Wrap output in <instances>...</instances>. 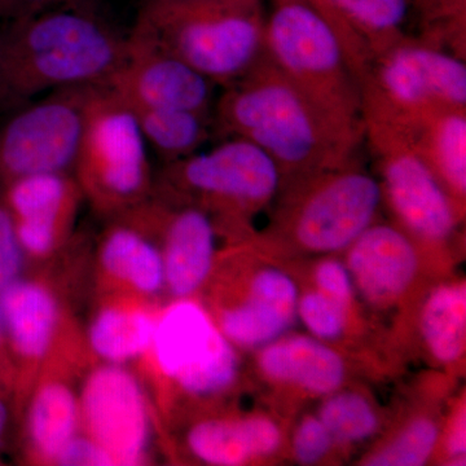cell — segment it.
<instances>
[{
    "label": "cell",
    "mask_w": 466,
    "mask_h": 466,
    "mask_svg": "<svg viewBox=\"0 0 466 466\" xmlns=\"http://www.w3.org/2000/svg\"><path fill=\"white\" fill-rule=\"evenodd\" d=\"M266 55L325 116L364 137L360 82L339 36L309 0H272Z\"/></svg>",
    "instance_id": "4"
},
{
    "label": "cell",
    "mask_w": 466,
    "mask_h": 466,
    "mask_svg": "<svg viewBox=\"0 0 466 466\" xmlns=\"http://www.w3.org/2000/svg\"><path fill=\"white\" fill-rule=\"evenodd\" d=\"M0 317L15 351L27 360L46 357L58 321L56 299L45 285L18 280L0 291Z\"/></svg>",
    "instance_id": "20"
},
{
    "label": "cell",
    "mask_w": 466,
    "mask_h": 466,
    "mask_svg": "<svg viewBox=\"0 0 466 466\" xmlns=\"http://www.w3.org/2000/svg\"><path fill=\"white\" fill-rule=\"evenodd\" d=\"M318 417L334 441L349 444L370 440L381 424L375 406L364 395L341 389L327 395Z\"/></svg>",
    "instance_id": "28"
},
{
    "label": "cell",
    "mask_w": 466,
    "mask_h": 466,
    "mask_svg": "<svg viewBox=\"0 0 466 466\" xmlns=\"http://www.w3.org/2000/svg\"><path fill=\"white\" fill-rule=\"evenodd\" d=\"M283 174L256 144L238 137L165 164L155 183L159 198L207 211L219 231L241 232L274 204Z\"/></svg>",
    "instance_id": "5"
},
{
    "label": "cell",
    "mask_w": 466,
    "mask_h": 466,
    "mask_svg": "<svg viewBox=\"0 0 466 466\" xmlns=\"http://www.w3.org/2000/svg\"><path fill=\"white\" fill-rule=\"evenodd\" d=\"M149 352L159 372L192 397L220 394L238 379L235 346L191 299L175 300L156 318Z\"/></svg>",
    "instance_id": "11"
},
{
    "label": "cell",
    "mask_w": 466,
    "mask_h": 466,
    "mask_svg": "<svg viewBox=\"0 0 466 466\" xmlns=\"http://www.w3.org/2000/svg\"><path fill=\"white\" fill-rule=\"evenodd\" d=\"M24 258L14 218L7 208L0 207V291L20 279Z\"/></svg>",
    "instance_id": "33"
},
{
    "label": "cell",
    "mask_w": 466,
    "mask_h": 466,
    "mask_svg": "<svg viewBox=\"0 0 466 466\" xmlns=\"http://www.w3.org/2000/svg\"><path fill=\"white\" fill-rule=\"evenodd\" d=\"M266 16L262 0H147L130 33L223 88L265 56Z\"/></svg>",
    "instance_id": "3"
},
{
    "label": "cell",
    "mask_w": 466,
    "mask_h": 466,
    "mask_svg": "<svg viewBox=\"0 0 466 466\" xmlns=\"http://www.w3.org/2000/svg\"><path fill=\"white\" fill-rule=\"evenodd\" d=\"M75 2L79 0H0V16L8 17L14 21L20 20L45 9Z\"/></svg>",
    "instance_id": "37"
},
{
    "label": "cell",
    "mask_w": 466,
    "mask_h": 466,
    "mask_svg": "<svg viewBox=\"0 0 466 466\" xmlns=\"http://www.w3.org/2000/svg\"><path fill=\"white\" fill-rule=\"evenodd\" d=\"M3 334V323H2V317H0V339H2Z\"/></svg>",
    "instance_id": "39"
},
{
    "label": "cell",
    "mask_w": 466,
    "mask_h": 466,
    "mask_svg": "<svg viewBox=\"0 0 466 466\" xmlns=\"http://www.w3.org/2000/svg\"><path fill=\"white\" fill-rule=\"evenodd\" d=\"M364 143L379 165L382 201L417 244L441 247L458 231L461 210L416 148L410 128L363 108Z\"/></svg>",
    "instance_id": "8"
},
{
    "label": "cell",
    "mask_w": 466,
    "mask_h": 466,
    "mask_svg": "<svg viewBox=\"0 0 466 466\" xmlns=\"http://www.w3.org/2000/svg\"><path fill=\"white\" fill-rule=\"evenodd\" d=\"M94 87L36 97L0 131V174L7 182L38 174L75 171Z\"/></svg>",
    "instance_id": "10"
},
{
    "label": "cell",
    "mask_w": 466,
    "mask_h": 466,
    "mask_svg": "<svg viewBox=\"0 0 466 466\" xmlns=\"http://www.w3.org/2000/svg\"><path fill=\"white\" fill-rule=\"evenodd\" d=\"M157 238L165 287L175 299H191L207 283L217 257L219 228L207 211L149 198L125 216Z\"/></svg>",
    "instance_id": "13"
},
{
    "label": "cell",
    "mask_w": 466,
    "mask_h": 466,
    "mask_svg": "<svg viewBox=\"0 0 466 466\" xmlns=\"http://www.w3.org/2000/svg\"><path fill=\"white\" fill-rule=\"evenodd\" d=\"M82 195L69 173L30 175L8 183L5 208L25 256L45 258L66 240Z\"/></svg>",
    "instance_id": "15"
},
{
    "label": "cell",
    "mask_w": 466,
    "mask_h": 466,
    "mask_svg": "<svg viewBox=\"0 0 466 466\" xmlns=\"http://www.w3.org/2000/svg\"><path fill=\"white\" fill-rule=\"evenodd\" d=\"M248 299L259 300L297 317L299 290L289 274L278 267H260L248 281Z\"/></svg>",
    "instance_id": "31"
},
{
    "label": "cell",
    "mask_w": 466,
    "mask_h": 466,
    "mask_svg": "<svg viewBox=\"0 0 466 466\" xmlns=\"http://www.w3.org/2000/svg\"><path fill=\"white\" fill-rule=\"evenodd\" d=\"M350 306L327 296L323 291L312 289L299 294L297 317L315 339L332 341L346 332Z\"/></svg>",
    "instance_id": "30"
},
{
    "label": "cell",
    "mask_w": 466,
    "mask_h": 466,
    "mask_svg": "<svg viewBox=\"0 0 466 466\" xmlns=\"http://www.w3.org/2000/svg\"><path fill=\"white\" fill-rule=\"evenodd\" d=\"M407 125V124H406ZM410 128L416 148L460 207L466 196V109L431 113Z\"/></svg>",
    "instance_id": "22"
},
{
    "label": "cell",
    "mask_w": 466,
    "mask_h": 466,
    "mask_svg": "<svg viewBox=\"0 0 466 466\" xmlns=\"http://www.w3.org/2000/svg\"><path fill=\"white\" fill-rule=\"evenodd\" d=\"M156 318L133 306H108L97 312L88 330V341L97 357L108 364H122L149 352Z\"/></svg>",
    "instance_id": "26"
},
{
    "label": "cell",
    "mask_w": 466,
    "mask_h": 466,
    "mask_svg": "<svg viewBox=\"0 0 466 466\" xmlns=\"http://www.w3.org/2000/svg\"><path fill=\"white\" fill-rule=\"evenodd\" d=\"M294 318V315L274 306L245 297L223 309L214 320L233 346L262 349L283 337L289 330Z\"/></svg>",
    "instance_id": "27"
},
{
    "label": "cell",
    "mask_w": 466,
    "mask_h": 466,
    "mask_svg": "<svg viewBox=\"0 0 466 466\" xmlns=\"http://www.w3.org/2000/svg\"><path fill=\"white\" fill-rule=\"evenodd\" d=\"M271 235L312 254L345 251L377 219L382 204L379 179L358 156L345 164L284 182Z\"/></svg>",
    "instance_id": "6"
},
{
    "label": "cell",
    "mask_w": 466,
    "mask_h": 466,
    "mask_svg": "<svg viewBox=\"0 0 466 466\" xmlns=\"http://www.w3.org/2000/svg\"><path fill=\"white\" fill-rule=\"evenodd\" d=\"M363 106L407 125L444 109H466L464 57L407 36L383 51L361 81Z\"/></svg>",
    "instance_id": "9"
},
{
    "label": "cell",
    "mask_w": 466,
    "mask_h": 466,
    "mask_svg": "<svg viewBox=\"0 0 466 466\" xmlns=\"http://www.w3.org/2000/svg\"><path fill=\"white\" fill-rule=\"evenodd\" d=\"M54 464L63 466H109L116 465L112 456L88 435L76 434L60 451Z\"/></svg>",
    "instance_id": "35"
},
{
    "label": "cell",
    "mask_w": 466,
    "mask_h": 466,
    "mask_svg": "<svg viewBox=\"0 0 466 466\" xmlns=\"http://www.w3.org/2000/svg\"><path fill=\"white\" fill-rule=\"evenodd\" d=\"M149 148L165 164L204 149L217 137L213 115L187 109H131Z\"/></svg>",
    "instance_id": "23"
},
{
    "label": "cell",
    "mask_w": 466,
    "mask_h": 466,
    "mask_svg": "<svg viewBox=\"0 0 466 466\" xmlns=\"http://www.w3.org/2000/svg\"><path fill=\"white\" fill-rule=\"evenodd\" d=\"M73 175L101 213L116 218L152 198L148 146L133 110L106 86L94 87Z\"/></svg>",
    "instance_id": "7"
},
{
    "label": "cell",
    "mask_w": 466,
    "mask_h": 466,
    "mask_svg": "<svg viewBox=\"0 0 466 466\" xmlns=\"http://www.w3.org/2000/svg\"><path fill=\"white\" fill-rule=\"evenodd\" d=\"M466 417L462 404L452 417L446 435H444V451L451 460H464L466 452Z\"/></svg>",
    "instance_id": "36"
},
{
    "label": "cell",
    "mask_w": 466,
    "mask_h": 466,
    "mask_svg": "<svg viewBox=\"0 0 466 466\" xmlns=\"http://www.w3.org/2000/svg\"><path fill=\"white\" fill-rule=\"evenodd\" d=\"M217 97L216 135L238 137L265 150L283 183L339 167L364 143L333 122L265 56Z\"/></svg>",
    "instance_id": "1"
},
{
    "label": "cell",
    "mask_w": 466,
    "mask_h": 466,
    "mask_svg": "<svg viewBox=\"0 0 466 466\" xmlns=\"http://www.w3.org/2000/svg\"><path fill=\"white\" fill-rule=\"evenodd\" d=\"M334 444L332 435L318 416H308L294 431L293 455L302 465H315L329 453Z\"/></svg>",
    "instance_id": "32"
},
{
    "label": "cell",
    "mask_w": 466,
    "mask_h": 466,
    "mask_svg": "<svg viewBox=\"0 0 466 466\" xmlns=\"http://www.w3.org/2000/svg\"><path fill=\"white\" fill-rule=\"evenodd\" d=\"M99 257L106 274L137 293L155 296L165 288L164 258L158 244L128 218H116L104 233Z\"/></svg>",
    "instance_id": "21"
},
{
    "label": "cell",
    "mask_w": 466,
    "mask_h": 466,
    "mask_svg": "<svg viewBox=\"0 0 466 466\" xmlns=\"http://www.w3.org/2000/svg\"><path fill=\"white\" fill-rule=\"evenodd\" d=\"M339 36L359 82L404 32L410 0H309Z\"/></svg>",
    "instance_id": "17"
},
{
    "label": "cell",
    "mask_w": 466,
    "mask_h": 466,
    "mask_svg": "<svg viewBox=\"0 0 466 466\" xmlns=\"http://www.w3.org/2000/svg\"><path fill=\"white\" fill-rule=\"evenodd\" d=\"M315 289L323 291L327 296L351 306L354 299L355 288L350 275L348 266L341 260L327 257L315 267L314 274Z\"/></svg>",
    "instance_id": "34"
},
{
    "label": "cell",
    "mask_w": 466,
    "mask_h": 466,
    "mask_svg": "<svg viewBox=\"0 0 466 466\" xmlns=\"http://www.w3.org/2000/svg\"><path fill=\"white\" fill-rule=\"evenodd\" d=\"M345 251L355 291L377 309L400 302L419 274L417 242L398 225L376 220Z\"/></svg>",
    "instance_id": "16"
},
{
    "label": "cell",
    "mask_w": 466,
    "mask_h": 466,
    "mask_svg": "<svg viewBox=\"0 0 466 466\" xmlns=\"http://www.w3.org/2000/svg\"><path fill=\"white\" fill-rule=\"evenodd\" d=\"M81 421L88 437L112 456L116 465H139L150 441L148 403L133 373L108 364L96 368L82 389Z\"/></svg>",
    "instance_id": "12"
},
{
    "label": "cell",
    "mask_w": 466,
    "mask_h": 466,
    "mask_svg": "<svg viewBox=\"0 0 466 466\" xmlns=\"http://www.w3.org/2000/svg\"><path fill=\"white\" fill-rule=\"evenodd\" d=\"M257 364L267 381L314 397H327L345 382L341 355L315 337L284 334L259 350Z\"/></svg>",
    "instance_id": "18"
},
{
    "label": "cell",
    "mask_w": 466,
    "mask_h": 466,
    "mask_svg": "<svg viewBox=\"0 0 466 466\" xmlns=\"http://www.w3.org/2000/svg\"><path fill=\"white\" fill-rule=\"evenodd\" d=\"M8 412L7 407H5V401L0 398V438L5 433V426H7Z\"/></svg>",
    "instance_id": "38"
},
{
    "label": "cell",
    "mask_w": 466,
    "mask_h": 466,
    "mask_svg": "<svg viewBox=\"0 0 466 466\" xmlns=\"http://www.w3.org/2000/svg\"><path fill=\"white\" fill-rule=\"evenodd\" d=\"M124 63L108 87L130 109H187L213 115L217 86L170 52L128 33Z\"/></svg>",
    "instance_id": "14"
},
{
    "label": "cell",
    "mask_w": 466,
    "mask_h": 466,
    "mask_svg": "<svg viewBox=\"0 0 466 466\" xmlns=\"http://www.w3.org/2000/svg\"><path fill=\"white\" fill-rule=\"evenodd\" d=\"M79 422V400L69 386L58 381L41 386L27 417V433L36 455L54 462L67 441L78 434Z\"/></svg>",
    "instance_id": "25"
},
{
    "label": "cell",
    "mask_w": 466,
    "mask_h": 466,
    "mask_svg": "<svg viewBox=\"0 0 466 466\" xmlns=\"http://www.w3.org/2000/svg\"><path fill=\"white\" fill-rule=\"evenodd\" d=\"M79 2L14 21L0 41L5 96L29 103L66 88L108 85L127 54V34Z\"/></svg>",
    "instance_id": "2"
},
{
    "label": "cell",
    "mask_w": 466,
    "mask_h": 466,
    "mask_svg": "<svg viewBox=\"0 0 466 466\" xmlns=\"http://www.w3.org/2000/svg\"><path fill=\"white\" fill-rule=\"evenodd\" d=\"M420 332L429 354L443 366L459 363L465 354L466 287L464 281L440 285L426 297Z\"/></svg>",
    "instance_id": "24"
},
{
    "label": "cell",
    "mask_w": 466,
    "mask_h": 466,
    "mask_svg": "<svg viewBox=\"0 0 466 466\" xmlns=\"http://www.w3.org/2000/svg\"><path fill=\"white\" fill-rule=\"evenodd\" d=\"M441 428L431 417H416L364 460L370 466H421L440 443Z\"/></svg>",
    "instance_id": "29"
},
{
    "label": "cell",
    "mask_w": 466,
    "mask_h": 466,
    "mask_svg": "<svg viewBox=\"0 0 466 466\" xmlns=\"http://www.w3.org/2000/svg\"><path fill=\"white\" fill-rule=\"evenodd\" d=\"M281 441L274 420L260 415L204 420L187 435L192 455L214 466H240L268 458L280 449Z\"/></svg>",
    "instance_id": "19"
}]
</instances>
